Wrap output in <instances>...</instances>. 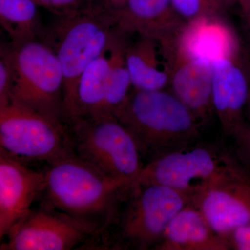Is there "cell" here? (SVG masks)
<instances>
[{"mask_svg":"<svg viewBox=\"0 0 250 250\" xmlns=\"http://www.w3.org/2000/svg\"><path fill=\"white\" fill-rule=\"evenodd\" d=\"M250 88L249 56L243 51L212 63V105L225 134L232 136L245 123Z\"/></svg>","mask_w":250,"mask_h":250,"instance_id":"8fae6325","label":"cell"},{"mask_svg":"<svg viewBox=\"0 0 250 250\" xmlns=\"http://www.w3.org/2000/svg\"><path fill=\"white\" fill-rule=\"evenodd\" d=\"M239 166L215 148L189 147L149 161L131 186L161 184L185 192L192 200L202 189Z\"/></svg>","mask_w":250,"mask_h":250,"instance_id":"ba28073f","label":"cell"},{"mask_svg":"<svg viewBox=\"0 0 250 250\" xmlns=\"http://www.w3.org/2000/svg\"><path fill=\"white\" fill-rule=\"evenodd\" d=\"M12 85V68L9 49H1L0 58V107L6 106L11 102Z\"/></svg>","mask_w":250,"mask_h":250,"instance_id":"7402d4cb","label":"cell"},{"mask_svg":"<svg viewBox=\"0 0 250 250\" xmlns=\"http://www.w3.org/2000/svg\"><path fill=\"white\" fill-rule=\"evenodd\" d=\"M211 228L228 238L250 223V172L241 165L192 197Z\"/></svg>","mask_w":250,"mask_h":250,"instance_id":"30bf717a","label":"cell"},{"mask_svg":"<svg viewBox=\"0 0 250 250\" xmlns=\"http://www.w3.org/2000/svg\"><path fill=\"white\" fill-rule=\"evenodd\" d=\"M229 240L231 249L250 250V223L234 230Z\"/></svg>","mask_w":250,"mask_h":250,"instance_id":"d4e9b609","label":"cell"},{"mask_svg":"<svg viewBox=\"0 0 250 250\" xmlns=\"http://www.w3.org/2000/svg\"><path fill=\"white\" fill-rule=\"evenodd\" d=\"M191 202L190 195L161 184L131 185L124 208L120 205L91 247L107 250L155 248L172 219Z\"/></svg>","mask_w":250,"mask_h":250,"instance_id":"3957f363","label":"cell"},{"mask_svg":"<svg viewBox=\"0 0 250 250\" xmlns=\"http://www.w3.org/2000/svg\"><path fill=\"white\" fill-rule=\"evenodd\" d=\"M38 6L57 16L72 14L89 4L91 0H34Z\"/></svg>","mask_w":250,"mask_h":250,"instance_id":"603a6c76","label":"cell"},{"mask_svg":"<svg viewBox=\"0 0 250 250\" xmlns=\"http://www.w3.org/2000/svg\"><path fill=\"white\" fill-rule=\"evenodd\" d=\"M39 6L34 0H0V23L11 39L12 46L42 39Z\"/></svg>","mask_w":250,"mask_h":250,"instance_id":"d6986e66","label":"cell"},{"mask_svg":"<svg viewBox=\"0 0 250 250\" xmlns=\"http://www.w3.org/2000/svg\"><path fill=\"white\" fill-rule=\"evenodd\" d=\"M65 125L74 155L95 170L131 184L142 170L139 147L116 116L78 118Z\"/></svg>","mask_w":250,"mask_h":250,"instance_id":"5b68a950","label":"cell"},{"mask_svg":"<svg viewBox=\"0 0 250 250\" xmlns=\"http://www.w3.org/2000/svg\"><path fill=\"white\" fill-rule=\"evenodd\" d=\"M238 146V155L250 172V126L243 123L232 134Z\"/></svg>","mask_w":250,"mask_h":250,"instance_id":"cb8c5ba5","label":"cell"},{"mask_svg":"<svg viewBox=\"0 0 250 250\" xmlns=\"http://www.w3.org/2000/svg\"><path fill=\"white\" fill-rule=\"evenodd\" d=\"M128 36L117 29L108 49L109 74L106 112L107 116H116L127 100L132 87L129 70L125 62V48Z\"/></svg>","mask_w":250,"mask_h":250,"instance_id":"ffe728a7","label":"cell"},{"mask_svg":"<svg viewBox=\"0 0 250 250\" xmlns=\"http://www.w3.org/2000/svg\"><path fill=\"white\" fill-rule=\"evenodd\" d=\"M250 57H249V70H250ZM247 108H248V112H249V115L250 117V93L249 98H248V105H247Z\"/></svg>","mask_w":250,"mask_h":250,"instance_id":"f1b7e54d","label":"cell"},{"mask_svg":"<svg viewBox=\"0 0 250 250\" xmlns=\"http://www.w3.org/2000/svg\"><path fill=\"white\" fill-rule=\"evenodd\" d=\"M57 17L42 39L54 49L62 65L64 115L85 67L108 52L117 24L111 5L95 0L75 12Z\"/></svg>","mask_w":250,"mask_h":250,"instance_id":"277c9868","label":"cell"},{"mask_svg":"<svg viewBox=\"0 0 250 250\" xmlns=\"http://www.w3.org/2000/svg\"><path fill=\"white\" fill-rule=\"evenodd\" d=\"M171 5L184 25L206 15L219 14L223 9L218 0H171Z\"/></svg>","mask_w":250,"mask_h":250,"instance_id":"44dd1931","label":"cell"},{"mask_svg":"<svg viewBox=\"0 0 250 250\" xmlns=\"http://www.w3.org/2000/svg\"><path fill=\"white\" fill-rule=\"evenodd\" d=\"M111 6L117 29L125 35L169 37L184 26L174 14L171 0H123Z\"/></svg>","mask_w":250,"mask_h":250,"instance_id":"2e32d148","label":"cell"},{"mask_svg":"<svg viewBox=\"0 0 250 250\" xmlns=\"http://www.w3.org/2000/svg\"><path fill=\"white\" fill-rule=\"evenodd\" d=\"M9 50L11 102L64 123L63 73L52 47L42 39H36L11 46Z\"/></svg>","mask_w":250,"mask_h":250,"instance_id":"8992f818","label":"cell"},{"mask_svg":"<svg viewBox=\"0 0 250 250\" xmlns=\"http://www.w3.org/2000/svg\"><path fill=\"white\" fill-rule=\"evenodd\" d=\"M25 161L0 148V239L31 209L45 185V170L31 168Z\"/></svg>","mask_w":250,"mask_h":250,"instance_id":"7c38bea8","label":"cell"},{"mask_svg":"<svg viewBox=\"0 0 250 250\" xmlns=\"http://www.w3.org/2000/svg\"><path fill=\"white\" fill-rule=\"evenodd\" d=\"M242 13H243V17L246 21L247 27L250 33V0H246L242 2L241 4Z\"/></svg>","mask_w":250,"mask_h":250,"instance_id":"484cf974","label":"cell"},{"mask_svg":"<svg viewBox=\"0 0 250 250\" xmlns=\"http://www.w3.org/2000/svg\"><path fill=\"white\" fill-rule=\"evenodd\" d=\"M99 231L97 225L42 202L11 228L0 250H70L81 244L85 246Z\"/></svg>","mask_w":250,"mask_h":250,"instance_id":"9c48e42d","label":"cell"},{"mask_svg":"<svg viewBox=\"0 0 250 250\" xmlns=\"http://www.w3.org/2000/svg\"><path fill=\"white\" fill-rule=\"evenodd\" d=\"M137 36L134 42L127 41L125 48V62L133 89H166L170 83L173 36Z\"/></svg>","mask_w":250,"mask_h":250,"instance_id":"5bb4252c","label":"cell"},{"mask_svg":"<svg viewBox=\"0 0 250 250\" xmlns=\"http://www.w3.org/2000/svg\"><path fill=\"white\" fill-rule=\"evenodd\" d=\"M218 1L221 7L224 8L227 5L233 4V3H238V4H241L242 2L246 1V0H218Z\"/></svg>","mask_w":250,"mask_h":250,"instance_id":"4316f807","label":"cell"},{"mask_svg":"<svg viewBox=\"0 0 250 250\" xmlns=\"http://www.w3.org/2000/svg\"><path fill=\"white\" fill-rule=\"evenodd\" d=\"M109 60L106 54L88 65L79 79L71 103L64 113V123L78 119L107 116Z\"/></svg>","mask_w":250,"mask_h":250,"instance_id":"ac0fdd59","label":"cell"},{"mask_svg":"<svg viewBox=\"0 0 250 250\" xmlns=\"http://www.w3.org/2000/svg\"><path fill=\"white\" fill-rule=\"evenodd\" d=\"M115 116L132 135L141 155L151 160L190 147L200 131L196 116L166 89H133Z\"/></svg>","mask_w":250,"mask_h":250,"instance_id":"7a4b0ae2","label":"cell"},{"mask_svg":"<svg viewBox=\"0 0 250 250\" xmlns=\"http://www.w3.org/2000/svg\"><path fill=\"white\" fill-rule=\"evenodd\" d=\"M0 148L25 162L73 154L65 124L13 102L0 107Z\"/></svg>","mask_w":250,"mask_h":250,"instance_id":"52a82bcc","label":"cell"},{"mask_svg":"<svg viewBox=\"0 0 250 250\" xmlns=\"http://www.w3.org/2000/svg\"><path fill=\"white\" fill-rule=\"evenodd\" d=\"M176 41L189 57L210 63L242 51L234 31L218 14L206 15L184 24Z\"/></svg>","mask_w":250,"mask_h":250,"instance_id":"9a60e30c","label":"cell"},{"mask_svg":"<svg viewBox=\"0 0 250 250\" xmlns=\"http://www.w3.org/2000/svg\"><path fill=\"white\" fill-rule=\"evenodd\" d=\"M154 249L159 250H228L229 240L211 228L200 210L186 206L167 225Z\"/></svg>","mask_w":250,"mask_h":250,"instance_id":"e0dca14e","label":"cell"},{"mask_svg":"<svg viewBox=\"0 0 250 250\" xmlns=\"http://www.w3.org/2000/svg\"><path fill=\"white\" fill-rule=\"evenodd\" d=\"M47 164L44 203L97 225L100 231L129 192L131 183L101 173L73 154Z\"/></svg>","mask_w":250,"mask_h":250,"instance_id":"6da1fadb","label":"cell"},{"mask_svg":"<svg viewBox=\"0 0 250 250\" xmlns=\"http://www.w3.org/2000/svg\"><path fill=\"white\" fill-rule=\"evenodd\" d=\"M176 36L172 45L169 87L201 124L213 112L212 63L192 58L182 52L177 45Z\"/></svg>","mask_w":250,"mask_h":250,"instance_id":"4fadbf2b","label":"cell"},{"mask_svg":"<svg viewBox=\"0 0 250 250\" xmlns=\"http://www.w3.org/2000/svg\"><path fill=\"white\" fill-rule=\"evenodd\" d=\"M98 1L106 3V4L112 5V6H115V5L120 4V3L122 2L123 0H98Z\"/></svg>","mask_w":250,"mask_h":250,"instance_id":"83f0119b","label":"cell"}]
</instances>
